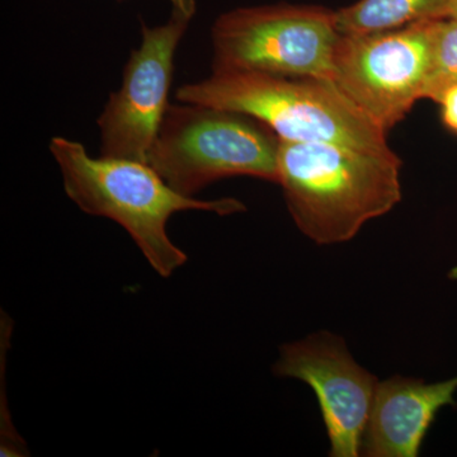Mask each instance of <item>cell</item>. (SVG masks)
Segmentation results:
<instances>
[{"mask_svg": "<svg viewBox=\"0 0 457 457\" xmlns=\"http://www.w3.org/2000/svg\"><path fill=\"white\" fill-rule=\"evenodd\" d=\"M402 165L394 152L281 139L278 185L303 236L338 245L402 201Z\"/></svg>", "mask_w": 457, "mask_h": 457, "instance_id": "cell-1", "label": "cell"}, {"mask_svg": "<svg viewBox=\"0 0 457 457\" xmlns=\"http://www.w3.org/2000/svg\"><path fill=\"white\" fill-rule=\"evenodd\" d=\"M49 149L62 170L65 194L88 215L125 228L152 269L170 278L188 257L171 242L167 225L180 212L220 216L245 212L237 198L197 200L174 191L149 165L129 159L92 158L83 144L55 137Z\"/></svg>", "mask_w": 457, "mask_h": 457, "instance_id": "cell-2", "label": "cell"}, {"mask_svg": "<svg viewBox=\"0 0 457 457\" xmlns=\"http://www.w3.org/2000/svg\"><path fill=\"white\" fill-rule=\"evenodd\" d=\"M176 98L249 114L282 140L393 152L386 131L354 106L332 80L212 71L207 79L180 87Z\"/></svg>", "mask_w": 457, "mask_h": 457, "instance_id": "cell-3", "label": "cell"}, {"mask_svg": "<svg viewBox=\"0 0 457 457\" xmlns=\"http://www.w3.org/2000/svg\"><path fill=\"white\" fill-rule=\"evenodd\" d=\"M281 139L266 123L237 111L170 104L146 165L170 187L195 197L230 177L278 183Z\"/></svg>", "mask_w": 457, "mask_h": 457, "instance_id": "cell-4", "label": "cell"}, {"mask_svg": "<svg viewBox=\"0 0 457 457\" xmlns=\"http://www.w3.org/2000/svg\"><path fill=\"white\" fill-rule=\"evenodd\" d=\"M336 12L311 5L237 8L213 23L212 71L333 79Z\"/></svg>", "mask_w": 457, "mask_h": 457, "instance_id": "cell-5", "label": "cell"}, {"mask_svg": "<svg viewBox=\"0 0 457 457\" xmlns=\"http://www.w3.org/2000/svg\"><path fill=\"white\" fill-rule=\"evenodd\" d=\"M432 62V21L392 31L342 35L332 82L387 131L425 98Z\"/></svg>", "mask_w": 457, "mask_h": 457, "instance_id": "cell-6", "label": "cell"}, {"mask_svg": "<svg viewBox=\"0 0 457 457\" xmlns=\"http://www.w3.org/2000/svg\"><path fill=\"white\" fill-rule=\"evenodd\" d=\"M191 20L173 9L164 25L141 22L140 47L132 51L123 69L121 88L111 93L97 120L102 156L146 164L170 107L174 55Z\"/></svg>", "mask_w": 457, "mask_h": 457, "instance_id": "cell-7", "label": "cell"}, {"mask_svg": "<svg viewBox=\"0 0 457 457\" xmlns=\"http://www.w3.org/2000/svg\"><path fill=\"white\" fill-rule=\"evenodd\" d=\"M273 372L312 387L326 425L330 456L362 455L378 381L354 361L341 337L319 332L286 343Z\"/></svg>", "mask_w": 457, "mask_h": 457, "instance_id": "cell-8", "label": "cell"}, {"mask_svg": "<svg viewBox=\"0 0 457 457\" xmlns=\"http://www.w3.org/2000/svg\"><path fill=\"white\" fill-rule=\"evenodd\" d=\"M457 376L427 384L394 376L378 381L362 442L369 457H416L442 408L455 405Z\"/></svg>", "mask_w": 457, "mask_h": 457, "instance_id": "cell-9", "label": "cell"}, {"mask_svg": "<svg viewBox=\"0 0 457 457\" xmlns=\"http://www.w3.org/2000/svg\"><path fill=\"white\" fill-rule=\"evenodd\" d=\"M451 0H359L336 12V25L345 36L392 31L446 18Z\"/></svg>", "mask_w": 457, "mask_h": 457, "instance_id": "cell-10", "label": "cell"}, {"mask_svg": "<svg viewBox=\"0 0 457 457\" xmlns=\"http://www.w3.org/2000/svg\"><path fill=\"white\" fill-rule=\"evenodd\" d=\"M457 83V21L441 18L432 21V62L425 98Z\"/></svg>", "mask_w": 457, "mask_h": 457, "instance_id": "cell-11", "label": "cell"}, {"mask_svg": "<svg viewBox=\"0 0 457 457\" xmlns=\"http://www.w3.org/2000/svg\"><path fill=\"white\" fill-rule=\"evenodd\" d=\"M432 101L441 108L442 121L451 132L457 135V83L438 92Z\"/></svg>", "mask_w": 457, "mask_h": 457, "instance_id": "cell-12", "label": "cell"}, {"mask_svg": "<svg viewBox=\"0 0 457 457\" xmlns=\"http://www.w3.org/2000/svg\"><path fill=\"white\" fill-rule=\"evenodd\" d=\"M122 2V0H119ZM173 5L174 11L186 14L188 17H194L197 11V0H170Z\"/></svg>", "mask_w": 457, "mask_h": 457, "instance_id": "cell-13", "label": "cell"}, {"mask_svg": "<svg viewBox=\"0 0 457 457\" xmlns=\"http://www.w3.org/2000/svg\"><path fill=\"white\" fill-rule=\"evenodd\" d=\"M446 18H453V20L457 21V0H451Z\"/></svg>", "mask_w": 457, "mask_h": 457, "instance_id": "cell-14", "label": "cell"}]
</instances>
